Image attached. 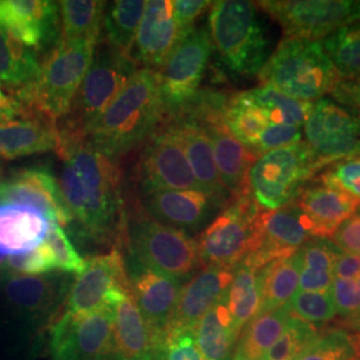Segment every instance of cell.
<instances>
[{
  "label": "cell",
  "instance_id": "1",
  "mask_svg": "<svg viewBox=\"0 0 360 360\" xmlns=\"http://www.w3.org/2000/svg\"><path fill=\"white\" fill-rule=\"evenodd\" d=\"M56 151L65 162L59 187L80 233L98 243L123 239L126 218L117 160L89 139L58 138Z\"/></svg>",
  "mask_w": 360,
  "mask_h": 360
},
{
  "label": "cell",
  "instance_id": "2",
  "mask_svg": "<svg viewBox=\"0 0 360 360\" xmlns=\"http://www.w3.org/2000/svg\"><path fill=\"white\" fill-rule=\"evenodd\" d=\"M166 115L158 71L138 70L91 127L87 139L117 160L148 141Z\"/></svg>",
  "mask_w": 360,
  "mask_h": 360
},
{
  "label": "cell",
  "instance_id": "3",
  "mask_svg": "<svg viewBox=\"0 0 360 360\" xmlns=\"http://www.w3.org/2000/svg\"><path fill=\"white\" fill-rule=\"evenodd\" d=\"M208 34L221 63L236 75H259L270 58V32L254 1H214Z\"/></svg>",
  "mask_w": 360,
  "mask_h": 360
},
{
  "label": "cell",
  "instance_id": "4",
  "mask_svg": "<svg viewBox=\"0 0 360 360\" xmlns=\"http://www.w3.org/2000/svg\"><path fill=\"white\" fill-rule=\"evenodd\" d=\"M95 47L96 44L90 41L72 44L60 41L40 65L38 77L11 91L22 104V115L44 117L55 124L65 119L92 63Z\"/></svg>",
  "mask_w": 360,
  "mask_h": 360
},
{
  "label": "cell",
  "instance_id": "5",
  "mask_svg": "<svg viewBox=\"0 0 360 360\" xmlns=\"http://www.w3.org/2000/svg\"><path fill=\"white\" fill-rule=\"evenodd\" d=\"M263 86H272L302 102L323 99L340 77L322 41L284 38L259 72Z\"/></svg>",
  "mask_w": 360,
  "mask_h": 360
},
{
  "label": "cell",
  "instance_id": "6",
  "mask_svg": "<svg viewBox=\"0 0 360 360\" xmlns=\"http://www.w3.org/2000/svg\"><path fill=\"white\" fill-rule=\"evenodd\" d=\"M124 245L132 260L178 281L188 279L202 266L196 240L136 210L124 221Z\"/></svg>",
  "mask_w": 360,
  "mask_h": 360
},
{
  "label": "cell",
  "instance_id": "7",
  "mask_svg": "<svg viewBox=\"0 0 360 360\" xmlns=\"http://www.w3.org/2000/svg\"><path fill=\"white\" fill-rule=\"evenodd\" d=\"M136 71V62L132 58L114 51L105 43L95 49L92 63L65 117V124L58 127V136L87 139L91 127Z\"/></svg>",
  "mask_w": 360,
  "mask_h": 360
},
{
  "label": "cell",
  "instance_id": "8",
  "mask_svg": "<svg viewBox=\"0 0 360 360\" xmlns=\"http://www.w3.org/2000/svg\"><path fill=\"white\" fill-rule=\"evenodd\" d=\"M321 171L306 142L290 144L257 156L248 172V190L263 211L292 203Z\"/></svg>",
  "mask_w": 360,
  "mask_h": 360
},
{
  "label": "cell",
  "instance_id": "9",
  "mask_svg": "<svg viewBox=\"0 0 360 360\" xmlns=\"http://www.w3.org/2000/svg\"><path fill=\"white\" fill-rule=\"evenodd\" d=\"M260 212L250 193L226 207L196 240L202 266L235 270L248 254Z\"/></svg>",
  "mask_w": 360,
  "mask_h": 360
},
{
  "label": "cell",
  "instance_id": "10",
  "mask_svg": "<svg viewBox=\"0 0 360 360\" xmlns=\"http://www.w3.org/2000/svg\"><path fill=\"white\" fill-rule=\"evenodd\" d=\"M257 4L279 23L285 38L322 41L360 22V1L354 0H263Z\"/></svg>",
  "mask_w": 360,
  "mask_h": 360
},
{
  "label": "cell",
  "instance_id": "11",
  "mask_svg": "<svg viewBox=\"0 0 360 360\" xmlns=\"http://www.w3.org/2000/svg\"><path fill=\"white\" fill-rule=\"evenodd\" d=\"M212 50L208 30L193 28L158 71L165 110L171 117L178 115L198 94Z\"/></svg>",
  "mask_w": 360,
  "mask_h": 360
},
{
  "label": "cell",
  "instance_id": "12",
  "mask_svg": "<svg viewBox=\"0 0 360 360\" xmlns=\"http://www.w3.org/2000/svg\"><path fill=\"white\" fill-rule=\"evenodd\" d=\"M304 135L319 169L360 156V115L331 99L314 104Z\"/></svg>",
  "mask_w": 360,
  "mask_h": 360
},
{
  "label": "cell",
  "instance_id": "13",
  "mask_svg": "<svg viewBox=\"0 0 360 360\" xmlns=\"http://www.w3.org/2000/svg\"><path fill=\"white\" fill-rule=\"evenodd\" d=\"M115 307L70 316L65 314L51 327V360H111L114 358Z\"/></svg>",
  "mask_w": 360,
  "mask_h": 360
},
{
  "label": "cell",
  "instance_id": "14",
  "mask_svg": "<svg viewBox=\"0 0 360 360\" xmlns=\"http://www.w3.org/2000/svg\"><path fill=\"white\" fill-rule=\"evenodd\" d=\"M131 291L129 272L123 254L114 248L111 252L92 257L71 285L65 314L82 316L104 307H116Z\"/></svg>",
  "mask_w": 360,
  "mask_h": 360
},
{
  "label": "cell",
  "instance_id": "15",
  "mask_svg": "<svg viewBox=\"0 0 360 360\" xmlns=\"http://www.w3.org/2000/svg\"><path fill=\"white\" fill-rule=\"evenodd\" d=\"M309 238V220L295 202L279 210L262 211L242 263L259 271L274 260L291 257Z\"/></svg>",
  "mask_w": 360,
  "mask_h": 360
},
{
  "label": "cell",
  "instance_id": "16",
  "mask_svg": "<svg viewBox=\"0 0 360 360\" xmlns=\"http://www.w3.org/2000/svg\"><path fill=\"white\" fill-rule=\"evenodd\" d=\"M68 292L70 283L65 275H19L0 269V299L6 309L26 322L51 319Z\"/></svg>",
  "mask_w": 360,
  "mask_h": 360
},
{
  "label": "cell",
  "instance_id": "17",
  "mask_svg": "<svg viewBox=\"0 0 360 360\" xmlns=\"http://www.w3.org/2000/svg\"><path fill=\"white\" fill-rule=\"evenodd\" d=\"M138 176L146 196L162 191L199 190L179 132L172 123L148 139L139 162Z\"/></svg>",
  "mask_w": 360,
  "mask_h": 360
},
{
  "label": "cell",
  "instance_id": "18",
  "mask_svg": "<svg viewBox=\"0 0 360 360\" xmlns=\"http://www.w3.org/2000/svg\"><path fill=\"white\" fill-rule=\"evenodd\" d=\"M0 205H18L34 208L60 226L72 223L59 183L46 168H26L0 183Z\"/></svg>",
  "mask_w": 360,
  "mask_h": 360
},
{
  "label": "cell",
  "instance_id": "19",
  "mask_svg": "<svg viewBox=\"0 0 360 360\" xmlns=\"http://www.w3.org/2000/svg\"><path fill=\"white\" fill-rule=\"evenodd\" d=\"M233 279V271L205 267L181 285L176 306L167 326V342L174 335L195 331L198 323L223 299Z\"/></svg>",
  "mask_w": 360,
  "mask_h": 360
},
{
  "label": "cell",
  "instance_id": "20",
  "mask_svg": "<svg viewBox=\"0 0 360 360\" xmlns=\"http://www.w3.org/2000/svg\"><path fill=\"white\" fill-rule=\"evenodd\" d=\"M132 262L131 292L155 339L168 343L167 326L176 306L181 282Z\"/></svg>",
  "mask_w": 360,
  "mask_h": 360
},
{
  "label": "cell",
  "instance_id": "21",
  "mask_svg": "<svg viewBox=\"0 0 360 360\" xmlns=\"http://www.w3.org/2000/svg\"><path fill=\"white\" fill-rule=\"evenodd\" d=\"M59 3L47 0H0V25L34 51L51 46L60 34Z\"/></svg>",
  "mask_w": 360,
  "mask_h": 360
},
{
  "label": "cell",
  "instance_id": "22",
  "mask_svg": "<svg viewBox=\"0 0 360 360\" xmlns=\"http://www.w3.org/2000/svg\"><path fill=\"white\" fill-rule=\"evenodd\" d=\"M186 35L175 20L172 0H150L138 28L132 58L146 68L154 70V67L163 65Z\"/></svg>",
  "mask_w": 360,
  "mask_h": 360
},
{
  "label": "cell",
  "instance_id": "23",
  "mask_svg": "<svg viewBox=\"0 0 360 360\" xmlns=\"http://www.w3.org/2000/svg\"><path fill=\"white\" fill-rule=\"evenodd\" d=\"M219 210L200 190L162 191L146 196L144 211L155 220L181 231H198Z\"/></svg>",
  "mask_w": 360,
  "mask_h": 360
},
{
  "label": "cell",
  "instance_id": "24",
  "mask_svg": "<svg viewBox=\"0 0 360 360\" xmlns=\"http://www.w3.org/2000/svg\"><path fill=\"white\" fill-rule=\"evenodd\" d=\"M172 124L179 132L198 188L208 195L219 210H224L231 203V198L219 176L212 143L206 129L195 122L183 119L172 120Z\"/></svg>",
  "mask_w": 360,
  "mask_h": 360
},
{
  "label": "cell",
  "instance_id": "25",
  "mask_svg": "<svg viewBox=\"0 0 360 360\" xmlns=\"http://www.w3.org/2000/svg\"><path fill=\"white\" fill-rule=\"evenodd\" d=\"M294 202L309 220L311 236L326 239L360 207L351 195L322 183L306 186Z\"/></svg>",
  "mask_w": 360,
  "mask_h": 360
},
{
  "label": "cell",
  "instance_id": "26",
  "mask_svg": "<svg viewBox=\"0 0 360 360\" xmlns=\"http://www.w3.org/2000/svg\"><path fill=\"white\" fill-rule=\"evenodd\" d=\"M211 139L219 176L231 202L250 193L248 172L257 156L236 141L227 131L224 122L202 126Z\"/></svg>",
  "mask_w": 360,
  "mask_h": 360
},
{
  "label": "cell",
  "instance_id": "27",
  "mask_svg": "<svg viewBox=\"0 0 360 360\" xmlns=\"http://www.w3.org/2000/svg\"><path fill=\"white\" fill-rule=\"evenodd\" d=\"M50 219L34 208L0 205V266L11 255L23 254L44 242Z\"/></svg>",
  "mask_w": 360,
  "mask_h": 360
},
{
  "label": "cell",
  "instance_id": "28",
  "mask_svg": "<svg viewBox=\"0 0 360 360\" xmlns=\"http://www.w3.org/2000/svg\"><path fill=\"white\" fill-rule=\"evenodd\" d=\"M58 126L44 117L0 123V158L13 160L56 150Z\"/></svg>",
  "mask_w": 360,
  "mask_h": 360
},
{
  "label": "cell",
  "instance_id": "29",
  "mask_svg": "<svg viewBox=\"0 0 360 360\" xmlns=\"http://www.w3.org/2000/svg\"><path fill=\"white\" fill-rule=\"evenodd\" d=\"M300 257L296 251L291 257L274 260L257 271L260 291V311L266 314L285 307L299 288Z\"/></svg>",
  "mask_w": 360,
  "mask_h": 360
},
{
  "label": "cell",
  "instance_id": "30",
  "mask_svg": "<svg viewBox=\"0 0 360 360\" xmlns=\"http://www.w3.org/2000/svg\"><path fill=\"white\" fill-rule=\"evenodd\" d=\"M297 252L300 257L299 291L330 292L335 264L343 251L326 238H312Z\"/></svg>",
  "mask_w": 360,
  "mask_h": 360
},
{
  "label": "cell",
  "instance_id": "31",
  "mask_svg": "<svg viewBox=\"0 0 360 360\" xmlns=\"http://www.w3.org/2000/svg\"><path fill=\"white\" fill-rule=\"evenodd\" d=\"M195 340L206 360H232L239 335L232 328L226 295L198 323Z\"/></svg>",
  "mask_w": 360,
  "mask_h": 360
},
{
  "label": "cell",
  "instance_id": "32",
  "mask_svg": "<svg viewBox=\"0 0 360 360\" xmlns=\"http://www.w3.org/2000/svg\"><path fill=\"white\" fill-rule=\"evenodd\" d=\"M291 315L292 314L287 306L266 314H257L243 328L232 360L263 359L283 334Z\"/></svg>",
  "mask_w": 360,
  "mask_h": 360
},
{
  "label": "cell",
  "instance_id": "33",
  "mask_svg": "<svg viewBox=\"0 0 360 360\" xmlns=\"http://www.w3.org/2000/svg\"><path fill=\"white\" fill-rule=\"evenodd\" d=\"M223 122L232 136L252 153L264 131L272 124L267 111L254 102L247 91L232 95Z\"/></svg>",
  "mask_w": 360,
  "mask_h": 360
},
{
  "label": "cell",
  "instance_id": "34",
  "mask_svg": "<svg viewBox=\"0 0 360 360\" xmlns=\"http://www.w3.org/2000/svg\"><path fill=\"white\" fill-rule=\"evenodd\" d=\"M105 1L98 0H65L59 3L62 41L99 43V35L104 20Z\"/></svg>",
  "mask_w": 360,
  "mask_h": 360
},
{
  "label": "cell",
  "instance_id": "35",
  "mask_svg": "<svg viewBox=\"0 0 360 360\" xmlns=\"http://www.w3.org/2000/svg\"><path fill=\"white\" fill-rule=\"evenodd\" d=\"M40 71L37 51L0 25V82L13 87L31 83Z\"/></svg>",
  "mask_w": 360,
  "mask_h": 360
},
{
  "label": "cell",
  "instance_id": "36",
  "mask_svg": "<svg viewBox=\"0 0 360 360\" xmlns=\"http://www.w3.org/2000/svg\"><path fill=\"white\" fill-rule=\"evenodd\" d=\"M147 1L117 0L104 13L105 44L114 51L132 58V47L142 22ZM134 59V58H132Z\"/></svg>",
  "mask_w": 360,
  "mask_h": 360
},
{
  "label": "cell",
  "instance_id": "37",
  "mask_svg": "<svg viewBox=\"0 0 360 360\" xmlns=\"http://www.w3.org/2000/svg\"><path fill=\"white\" fill-rule=\"evenodd\" d=\"M226 303L231 316L232 328L236 335L240 336L245 326L260 311L257 270L243 263L233 270V279L226 294Z\"/></svg>",
  "mask_w": 360,
  "mask_h": 360
},
{
  "label": "cell",
  "instance_id": "38",
  "mask_svg": "<svg viewBox=\"0 0 360 360\" xmlns=\"http://www.w3.org/2000/svg\"><path fill=\"white\" fill-rule=\"evenodd\" d=\"M247 92L254 102L267 111L272 124L303 127L314 108V103L297 101L272 86L262 84Z\"/></svg>",
  "mask_w": 360,
  "mask_h": 360
},
{
  "label": "cell",
  "instance_id": "39",
  "mask_svg": "<svg viewBox=\"0 0 360 360\" xmlns=\"http://www.w3.org/2000/svg\"><path fill=\"white\" fill-rule=\"evenodd\" d=\"M340 79L360 77V23L343 27L322 40Z\"/></svg>",
  "mask_w": 360,
  "mask_h": 360
},
{
  "label": "cell",
  "instance_id": "40",
  "mask_svg": "<svg viewBox=\"0 0 360 360\" xmlns=\"http://www.w3.org/2000/svg\"><path fill=\"white\" fill-rule=\"evenodd\" d=\"M319 338V331L314 324L291 315L283 334L262 360H296Z\"/></svg>",
  "mask_w": 360,
  "mask_h": 360
},
{
  "label": "cell",
  "instance_id": "41",
  "mask_svg": "<svg viewBox=\"0 0 360 360\" xmlns=\"http://www.w3.org/2000/svg\"><path fill=\"white\" fill-rule=\"evenodd\" d=\"M360 349V334L333 330L319 338L296 360H345Z\"/></svg>",
  "mask_w": 360,
  "mask_h": 360
},
{
  "label": "cell",
  "instance_id": "42",
  "mask_svg": "<svg viewBox=\"0 0 360 360\" xmlns=\"http://www.w3.org/2000/svg\"><path fill=\"white\" fill-rule=\"evenodd\" d=\"M287 307L296 318L311 324L328 322L338 314L330 292L297 291Z\"/></svg>",
  "mask_w": 360,
  "mask_h": 360
},
{
  "label": "cell",
  "instance_id": "43",
  "mask_svg": "<svg viewBox=\"0 0 360 360\" xmlns=\"http://www.w3.org/2000/svg\"><path fill=\"white\" fill-rule=\"evenodd\" d=\"M46 243L55 257L56 270L74 275H79L84 271L87 262L77 254V248L68 239L63 227L55 220H50V230Z\"/></svg>",
  "mask_w": 360,
  "mask_h": 360
},
{
  "label": "cell",
  "instance_id": "44",
  "mask_svg": "<svg viewBox=\"0 0 360 360\" xmlns=\"http://www.w3.org/2000/svg\"><path fill=\"white\" fill-rule=\"evenodd\" d=\"M0 269L19 275H46L56 270V263L50 247L43 242L31 251L7 257Z\"/></svg>",
  "mask_w": 360,
  "mask_h": 360
},
{
  "label": "cell",
  "instance_id": "45",
  "mask_svg": "<svg viewBox=\"0 0 360 360\" xmlns=\"http://www.w3.org/2000/svg\"><path fill=\"white\" fill-rule=\"evenodd\" d=\"M319 180L327 187L351 195L360 203V156L328 166L321 174Z\"/></svg>",
  "mask_w": 360,
  "mask_h": 360
},
{
  "label": "cell",
  "instance_id": "46",
  "mask_svg": "<svg viewBox=\"0 0 360 360\" xmlns=\"http://www.w3.org/2000/svg\"><path fill=\"white\" fill-rule=\"evenodd\" d=\"M330 294L334 300L336 312L349 318L360 311V290L354 279L334 278Z\"/></svg>",
  "mask_w": 360,
  "mask_h": 360
},
{
  "label": "cell",
  "instance_id": "47",
  "mask_svg": "<svg viewBox=\"0 0 360 360\" xmlns=\"http://www.w3.org/2000/svg\"><path fill=\"white\" fill-rule=\"evenodd\" d=\"M299 142H302V127L287 124H271L262 135L254 154L257 158L271 150Z\"/></svg>",
  "mask_w": 360,
  "mask_h": 360
},
{
  "label": "cell",
  "instance_id": "48",
  "mask_svg": "<svg viewBox=\"0 0 360 360\" xmlns=\"http://www.w3.org/2000/svg\"><path fill=\"white\" fill-rule=\"evenodd\" d=\"M331 239L343 252L360 257V210L336 229Z\"/></svg>",
  "mask_w": 360,
  "mask_h": 360
},
{
  "label": "cell",
  "instance_id": "49",
  "mask_svg": "<svg viewBox=\"0 0 360 360\" xmlns=\"http://www.w3.org/2000/svg\"><path fill=\"white\" fill-rule=\"evenodd\" d=\"M212 3L208 0H172L174 16L181 32L188 34L195 20L206 11Z\"/></svg>",
  "mask_w": 360,
  "mask_h": 360
},
{
  "label": "cell",
  "instance_id": "50",
  "mask_svg": "<svg viewBox=\"0 0 360 360\" xmlns=\"http://www.w3.org/2000/svg\"><path fill=\"white\" fill-rule=\"evenodd\" d=\"M167 360H206L196 345L193 331L174 335L168 339Z\"/></svg>",
  "mask_w": 360,
  "mask_h": 360
},
{
  "label": "cell",
  "instance_id": "51",
  "mask_svg": "<svg viewBox=\"0 0 360 360\" xmlns=\"http://www.w3.org/2000/svg\"><path fill=\"white\" fill-rule=\"evenodd\" d=\"M331 96L336 103L360 115V77L340 79L331 91Z\"/></svg>",
  "mask_w": 360,
  "mask_h": 360
},
{
  "label": "cell",
  "instance_id": "52",
  "mask_svg": "<svg viewBox=\"0 0 360 360\" xmlns=\"http://www.w3.org/2000/svg\"><path fill=\"white\" fill-rule=\"evenodd\" d=\"M335 278L342 279H356L360 275V257L342 252L334 269Z\"/></svg>",
  "mask_w": 360,
  "mask_h": 360
},
{
  "label": "cell",
  "instance_id": "53",
  "mask_svg": "<svg viewBox=\"0 0 360 360\" xmlns=\"http://www.w3.org/2000/svg\"><path fill=\"white\" fill-rule=\"evenodd\" d=\"M23 108L19 101L13 96V92H4L3 84L0 82V123L11 122L13 117L22 115Z\"/></svg>",
  "mask_w": 360,
  "mask_h": 360
},
{
  "label": "cell",
  "instance_id": "54",
  "mask_svg": "<svg viewBox=\"0 0 360 360\" xmlns=\"http://www.w3.org/2000/svg\"><path fill=\"white\" fill-rule=\"evenodd\" d=\"M345 326L349 328V330H354L356 331V334H360V311L356 312L355 315L346 318L345 321Z\"/></svg>",
  "mask_w": 360,
  "mask_h": 360
},
{
  "label": "cell",
  "instance_id": "55",
  "mask_svg": "<svg viewBox=\"0 0 360 360\" xmlns=\"http://www.w3.org/2000/svg\"><path fill=\"white\" fill-rule=\"evenodd\" d=\"M345 360H360V349L356 354H354L352 356H348L347 359Z\"/></svg>",
  "mask_w": 360,
  "mask_h": 360
},
{
  "label": "cell",
  "instance_id": "56",
  "mask_svg": "<svg viewBox=\"0 0 360 360\" xmlns=\"http://www.w3.org/2000/svg\"><path fill=\"white\" fill-rule=\"evenodd\" d=\"M0 179H1V168H0ZM1 183V181H0Z\"/></svg>",
  "mask_w": 360,
  "mask_h": 360
},
{
  "label": "cell",
  "instance_id": "57",
  "mask_svg": "<svg viewBox=\"0 0 360 360\" xmlns=\"http://www.w3.org/2000/svg\"><path fill=\"white\" fill-rule=\"evenodd\" d=\"M0 326H1V323H0Z\"/></svg>",
  "mask_w": 360,
  "mask_h": 360
},
{
  "label": "cell",
  "instance_id": "58",
  "mask_svg": "<svg viewBox=\"0 0 360 360\" xmlns=\"http://www.w3.org/2000/svg\"><path fill=\"white\" fill-rule=\"evenodd\" d=\"M111 360H114V359H111Z\"/></svg>",
  "mask_w": 360,
  "mask_h": 360
},
{
  "label": "cell",
  "instance_id": "59",
  "mask_svg": "<svg viewBox=\"0 0 360 360\" xmlns=\"http://www.w3.org/2000/svg\"><path fill=\"white\" fill-rule=\"evenodd\" d=\"M359 23H360V22H359Z\"/></svg>",
  "mask_w": 360,
  "mask_h": 360
}]
</instances>
